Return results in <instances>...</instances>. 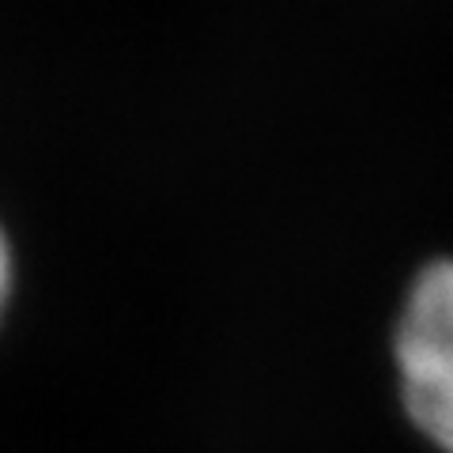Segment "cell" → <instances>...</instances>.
<instances>
[{
  "instance_id": "obj_1",
  "label": "cell",
  "mask_w": 453,
  "mask_h": 453,
  "mask_svg": "<svg viewBox=\"0 0 453 453\" xmlns=\"http://www.w3.org/2000/svg\"><path fill=\"white\" fill-rule=\"evenodd\" d=\"M393 356L408 419L427 442L453 453V261H434L412 280Z\"/></svg>"
},
{
  "instance_id": "obj_2",
  "label": "cell",
  "mask_w": 453,
  "mask_h": 453,
  "mask_svg": "<svg viewBox=\"0 0 453 453\" xmlns=\"http://www.w3.org/2000/svg\"><path fill=\"white\" fill-rule=\"evenodd\" d=\"M8 288H12V253L4 242V231H0V314H4V303H8Z\"/></svg>"
}]
</instances>
